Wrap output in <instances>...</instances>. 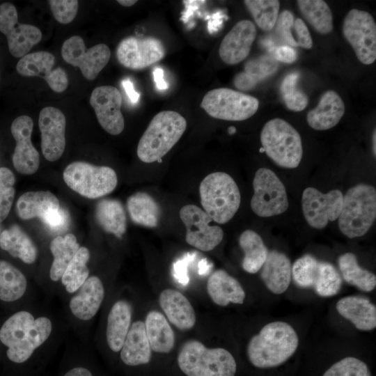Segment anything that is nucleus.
Wrapping results in <instances>:
<instances>
[{
	"mask_svg": "<svg viewBox=\"0 0 376 376\" xmlns=\"http://www.w3.org/2000/svg\"><path fill=\"white\" fill-rule=\"evenodd\" d=\"M298 345L297 334L291 325L281 321L272 322L250 339L247 357L256 368H274L288 360Z\"/></svg>",
	"mask_w": 376,
	"mask_h": 376,
	"instance_id": "1",
	"label": "nucleus"
},
{
	"mask_svg": "<svg viewBox=\"0 0 376 376\" xmlns=\"http://www.w3.org/2000/svg\"><path fill=\"white\" fill-rule=\"evenodd\" d=\"M186 119L179 113L166 110L151 120L137 146V156L145 163L159 161L180 140L187 128Z\"/></svg>",
	"mask_w": 376,
	"mask_h": 376,
	"instance_id": "2",
	"label": "nucleus"
},
{
	"mask_svg": "<svg viewBox=\"0 0 376 376\" xmlns=\"http://www.w3.org/2000/svg\"><path fill=\"white\" fill-rule=\"evenodd\" d=\"M178 363L187 376H235L237 370L230 352L221 347L207 348L197 340L183 344Z\"/></svg>",
	"mask_w": 376,
	"mask_h": 376,
	"instance_id": "3",
	"label": "nucleus"
},
{
	"mask_svg": "<svg viewBox=\"0 0 376 376\" xmlns=\"http://www.w3.org/2000/svg\"><path fill=\"white\" fill-rule=\"evenodd\" d=\"M199 194L203 210L220 224L228 222L240 205L239 188L233 178L224 172H214L205 177L200 184Z\"/></svg>",
	"mask_w": 376,
	"mask_h": 376,
	"instance_id": "4",
	"label": "nucleus"
},
{
	"mask_svg": "<svg viewBox=\"0 0 376 376\" xmlns=\"http://www.w3.org/2000/svg\"><path fill=\"white\" fill-rule=\"evenodd\" d=\"M376 218V190L367 184L350 188L343 196V206L338 217L340 232L349 238L364 235Z\"/></svg>",
	"mask_w": 376,
	"mask_h": 376,
	"instance_id": "5",
	"label": "nucleus"
},
{
	"mask_svg": "<svg viewBox=\"0 0 376 376\" xmlns=\"http://www.w3.org/2000/svg\"><path fill=\"white\" fill-rule=\"evenodd\" d=\"M263 150L278 166L297 168L303 155L299 133L289 123L281 118L267 121L260 132Z\"/></svg>",
	"mask_w": 376,
	"mask_h": 376,
	"instance_id": "6",
	"label": "nucleus"
},
{
	"mask_svg": "<svg viewBox=\"0 0 376 376\" xmlns=\"http://www.w3.org/2000/svg\"><path fill=\"white\" fill-rule=\"evenodd\" d=\"M63 177L71 189L88 198H97L111 193L118 182L113 169L84 162H75L68 165Z\"/></svg>",
	"mask_w": 376,
	"mask_h": 376,
	"instance_id": "7",
	"label": "nucleus"
},
{
	"mask_svg": "<svg viewBox=\"0 0 376 376\" xmlns=\"http://www.w3.org/2000/svg\"><path fill=\"white\" fill-rule=\"evenodd\" d=\"M258 107L259 101L256 97L228 88L209 91L201 103V107L210 116L230 121L251 118Z\"/></svg>",
	"mask_w": 376,
	"mask_h": 376,
	"instance_id": "8",
	"label": "nucleus"
},
{
	"mask_svg": "<svg viewBox=\"0 0 376 376\" xmlns=\"http://www.w3.org/2000/svg\"><path fill=\"white\" fill-rule=\"evenodd\" d=\"M253 187L250 205L256 215L269 217L288 210L289 203L285 186L272 170L266 168L257 170Z\"/></svg>",
	"mask_w": 376,
	"mask_h": 376,
	"instance_id": "9",
	"label": "nucleus"
},
{
	"mask_svg": "<svg viewBox=\"0 0 376 376\" xmlns=\"http://www.w3.org/2000/svg\"><path fill=\"white\" fill-rule=\"evenodd\" d=\"M342 30L357 59L364 65L373 63L376 60V24L371 14L351 9L344 18Z\"/></svg>",
	"mask_w": 376,
	"mask_h": 376,
	"instance_id": "10",
	"label": "nucleus"
},
{
	"mask_svg": "<svg viewBox=\"0 0 376 376\" xmlns=\"http://www.w3.org/2000/svg\"><path fill=\"white\" fill-rule=\"evenodd\" d=\"M63 60L72 66L78 67L88 80H94L108 63L111 51L103 43L86 49L81 36H73L64 41L61 47Z\"/></svg>",
	"mask_w": 376,
	"mask_h": 376,
	"instance_id": "11",
	"label": "nucleus"
},
{
	"mask_svg": "<svg viewBox=\"0 0 376 376\" xmlns=\"http://www.w3.org/2000/svg\"><path fill=\"white\" fill-rule=\"evenodd\" d=\"M180 217L186 227V242L203 251L214 249L222 241L224 231L217 225H211L212 218L201 208L193 204L184 205Z\"/></svg>",
	"mask_w": 376,
	"mask_h": 376,
	"instance_id": "12",
	"label": "nucleus"
},
{
	"mask_svg": "<svg viewBox=\"0 0 376 376\" xmlns=\"http://www.w3.org/2000/svg\"><path fill=\"white\" fill-rule=\"evenodd\" d=\"M0 31L6 36L9 52L15 58L29 54L42 39L38 27L18 22L17 9L10 3L0 5Z\"/></svg>",
	"mask_w": 376,
	"mask_h": 376,
	"instance_id": "13",
	"label": "nucleus"
},
{
	"mask_svg": "<svg viewBox=\"0 0 376 376\" xmlns=\"http://www.w3.org/2000/svg\"><path fill=\"white\" fill-rule=\"evenodd\" d=\"M343 194L338 189L322 193L314 187L306 188L301 196L304 217L310 226L322 229L336 220L341 212Z\"/></svg>",
	"mask_w": 376,
	"mask_h": 376,
	"instance_id": "14",
	"label": "nucleus"
},
{
	"mask_svg": "<svg viewBox=\"0 0 376 376\" xmlns=\"http://www.w3.org/2000/svg\"><path fill=\"white\" fill-rule=\"evenodd\" d=\"M166 54L162 42L155 37L129 36L117 46L116 57L124 67L131 70H141L161 59Z\"/></svg>",
	"mask_w": 376,
	"mask_h": 376,
	"instance_id": "15",
	"label": "nucleus"
},
{
	"mask_svg": "<svg viewBox=\"0 0 376 376\" xmlns=\"http://www.w3.org/2000/svg\"><path fill=\"white\" fill-rule=\"evenodd\" d=\"M90 104L99 123L107 132L118 135L123 131L125 121L121 112L122 96L117 88L112 86L96 87L91 93Z\"/></svg>",
	"mask_w": 376,
	"mask_h": 376,
	"instance_id": "16",
	"label": "nucleus"
},
{
	"mask_svg": "<svg viewBox=\"0 0 376 376\" xmlns=\"http://www.w3.org/2000/svg\"><path fill=\"white\" fill-rule=\"evenodd\" d=\"M54 56L45 51L29 53L17 63V72L25 77H40L56 93L63 92L68 86V77L61 68H54Z\"/></svg>",
	"mask_w": 376,
	"mask_h": 376,
	"instance_id": "17",
	"label": "nucleus"
},
{
	"mask_svg": "<svg viewBox=\"0 0 376 376\" xmlns=\"http://www.w3.org/2000/svg\"><path fill=\"white\" fill-rule=\"evenodd\" d=\"M38 125L41 134V150L49 162L58 160L65 147V117L57 108L47 107L41 109Z\"/></svg>",
	"mask_w": 376,
	"mask_h": 376,
	"instance_id": "18",
	"label": "nucleus"
},
{
	"mask_svg": "<svg viewBox=\"0 0 376 376\" xmlns=\"http://www.w3.org/2000/svg\"><path fill=\"white\" fill-rule=\"evenodd\" d=\"M33 123L26 115L16 118L12 123L10 130L16 141L13 155V164L19 173L31 175L37 171L40 165V155L31 143Z\"/></svg>",
	"mask_w": 376,
	"mask_h": 376,
	"instance_id": "19",
	"label": "nucleus"
},
{
	"mask_svg": "<svg viewBox=\"0 0 376 376\" xmlns=\"http://www.w3.org/2000/svg\"><path fill=\"white\" fill-rule=\"evenodd\" d=\"M257 31L250 20L242 19L237 22L223 38L219 54L223 62L235 65L244 60L251 51Z\"/></svg>",
	"mask_w": 376,
	"mask_h": 376,
	"instance_id": "20",
	"label": "nucleus"
},
{
	"mask_svg": "<svg viewBox=\"0 0 376 376\" xmlns=\"http://www.w3.org/2000/svg\"><path fill=\"white\" fill-rule=\"evenodd\" d=\"M345 111V104L340 96L335 91L329 90L321 95L317 107L308 112L306 120L313 130H327L340 122Z\"/></svg>",
	"mask_w": 376,
	"mask_h": 376,
	"instance_id": "21",
	"label": "nucleus"
},
{
	"mask_svg": "<svg viewBox=\"0 0 376 376\" xmlns=\"http://www.w3.org/2000/svg\"><path fill=\"white\" fill-rule=\"evenodd\" d=\"M70 300L72 313L81 320H89L97 313L104 297L101 280L95 276L88 277Z\"/></svg>",
	"mask_w": 376,
	"mask_h": 376,
	"instance_id": "22",
	"label": "nucleus"
},
{
	"mask_svg": "<svg viewBox=\"0 0 376 376\" xmlns=\"http://www.w3.org/2000/svg\"><path fill=\"white\" fill-rule=\"evenodd\" d=\"M159 305L168 320L180 330L191 329L196 323L194 309L188 299L174 289H165L159 295Z\"/></svg>",
	"mask_w": 376,
	"mask_h": 376,
	"instance_id": "23",
	"label": "nucleus"
},
{
	"mask_svg": "<svg viewBox=\"0 0 376 376\" xmlns=\"http://www.w3.org/2000/svg\"><path fill=\"white\" fill-rule=\"evenodd\" d=\"M338 313L361 331H370L376 327V307L361 296L341 298L336 305Z\"/></svg>",
	"mask_w": 376,
	"mask_h": 376,
	"instance_id": "24",
	"label": "nucleus"
},
{
	"mask_svg": "<svg viewBox=\"0 0 376 376\" xmlns=\"http://www.w3.org/2000/svg\"><path fill=\"white\" fill-rule=\"evenodd\" d=\"M260 276L266 287L280 295L288 289L292 277V265L284 253L273 250L268 253Z\"/></svg>",
	"mask_w": 376,
	"mask_h": 376,
	"instance_id": "25",
	"label": "nucleus"
},
{
	"mask_svg": "<svg viewBox=\"0 0 376 376\" xmlns=\"http://www.w3.org/2000/svg\"><path fill=\"white\" fill-rule=\"evenodd\" d=\"M207 291L212 301L221 306L229 303L242 304L246 296L240 282L223 269L216 270L210 275Z\"/></svg>",
	"mask_w": 376,
	"mask_h": 376,
	"instance_id": "26",
	"label": "nucleus"
},
{
	"mask_svg": "<svg viewBox=\"0 0 376 376\" xmlns=\"http://www.w3.org/2000/svg\"><path fill=\"white\" fill-rule=\"evenodd\" d=\"M151 351L144 322L135 321L130 326L120 350L121 360L130 366L146 364L150 361Z\"/></svg>",
	"mask_w": 376,
	"mask_h": 376,
	"instance_id": "27",
	"label": "nucleus"
},
{
	"mask_svg": "<svg viewBox=\"0 0 376 376\" xmlns=\"http://www.w3.org/2000/svg\"><path fill=\"white\" fill-rule=\"evenodd\" d=\"M132 308L125 300L113 304L107 318L106 336L109 347L113 351H120L131 326Z\"/></svg>",
	"mask_w": 376,
	"mask_h": 376,
	"instance_id": "28",
	"label": "nucleus"
},
{
	"mask_svg": "<svg viewBox=\"0 0 376 376\" xmlns=\"http://www.w3.org/2000/svg\"><path fill=\"white\" fill-rule=\"evenodd\" d=\"M52 331V323L48 318H38L24 341L14 349L7 350L8 358L17 363L25 362L33 352L48 339Z\"/></svg>",
	"mask_w": 376,
	"mask_h": 376,
	"instance_id": "29",
	"label": "nucleus"
},
{
	"mask_svg": "<svg viewBox=\"0 0 376 376\" xmlns=\"http://www.w3.org/2000/svg\"><path fill=\"white\" fill-rule=\"evenodd\" d=\"M278 67L277 61L270 55L264 54L250 59L246 63L244 71L234 77L235 85L240 91H250L272 75Z\"/></svg>",
	"mask_w": 376,
	"mask_h": 376,
	"instance_id": "30",
	"label": "nucleus"
},
{
	"mask_svg": "<svg viewBox=\"0 0 376 376\" xmlns=\"http://www.w3.org/2000/svg\"><path fill=\"white\" fill-rule=\"evenodd\" d=\"M60 207L57 197L49 191H28L18 198L16 211L22 219L42 218Z\"/></svg>",
	"mask_w": 376,
	"mask_h": 376,
	"instance_id": "31",
	"label": "nucleus"
},
{
	"mask_svg": "<svg viewBox=\"0 0 376 376\" xmlns=\"http://www.w3.org/2000/svg\"><path fill=\"white\" fill-rule=\"evenodd\" d=\"M148 339L152 351L170 352L175 344V335L166 318L159 312H149L144 322Z\"/></svg>",
	"mask_w": 376,
	"mask_h": 376,
	"instance_id": "32",
	"label": "nucleus"
},
{
	"mask_svg": "<svg viewBox=\"0 0 376 376\" xmlns=\"http://www.w3.org/2000/svg\"><path fill=\"white\" fill-rule=\"evenodd\" d=\"M0 247L26 264H32L37 258L36 245L17 225H13L1 233Z\"/></svg>",
	"mask_w": 376,
	"mask_h": 376,
	"instance_id": "33",
	"label": "nucleus"
},
{
	"mask_svg": "<svg viewBox=\"0 0 376 376\" xmlns=\"http://www.w3.org/2000/svg\"><path fill=\"white\" fill-rule=\"evenodd\" d=\"M127 207L132 221L139 225L154 228L158 225L161 209L157 201L146 192L131 195Z\"/></svg>",
	"mask_w": 376,
	"mask_h": 376,
	"instance_id": "34",
	"label": "nucleus"
},
{
	"mask_svg": "<svg viewBox=\"0 0 376 376\" xmlns=\"http://www.w3.org/2000/svg\"><path fill=\"white\" fill-rule=\"evenodd\" d=\"M99 225L107 233L121 238L126 230V215L122 203L116 199H102L95 207Z\"/></svg>",
	"mask_w": 376,
	"mask_h": 376,
	"instance_id": "35",
	"label": "nucleus"
},
{
	"mask_svg": "<svg viewBox=\"0 0 376 376\" xmlns=\"http://www.w3.org/2000/svg\"><path fill=\"white\" fill-rule=\"evenodd\" d=\"M239 244L244 253L242 263L243 269L250 274L258 272L269 253L262 237L252 230H246L239 237Z\"/></svg>",
	"mask_w": 376,
	"mask_h": 376,
	"instance_id": "36",
	"label": "nucleus"
},
{
	"mask_svg": "<svg viewBox=\"0 0 376 376\" xmlns=\"http://www.w3.org/2000/svg\"><path fill=\"white\" fill-rule=\"evenodd\" d=\"M76 237L72 233L57 236L49 245L54 260L49 271L50 279L57 281L61 279L66 267L79 249Z\"/></svg>",
	"mask_w": 376,
	"mask_h": 376,
	"instance_id": "37",
	"label": "nucleus"
},
{
	"mask_svg": "<svg viewBox=\"0 0 376 376\" xmlns=\"http://www.w3.org/2000/svg\"><path fill=\"white\" fill-rule=\"evenodd\" d=\"M338 267L344 280L358 289L370 292L376 286L375 275L362 268L352 253H345L338 258Z\"/></svg>",
	"mask_w": 376,
	"mask_h": 376,
	"instance_id": "38",
	"label": "nucleus"
},
{
	"mask_svg": "<svg viewBox=\"0 0 376 376\" xmlns=\"http://www.w3.org/2000/svg\"><path fill=\"white\" fill-rule=\"evenodd\" d=\"M35 321L33 315L25 311L15 313L2 325L0 340L10 350L24 341Z\"/></svg>",
	"mask_w": 376,
	"mask_h": 376,
	"instance_id": "39",
	"label": "nucleus"
},
{
	"mask_svg": "<svg viewBox=\"0 0 376 376\" xmlns=\"http://www.w3.org/2000/svg\"><path fill=\"white\" fill-rule=\"evenodd\" d=\"M297 3L306 22L319 33L333 31V15L328 4L322 0H298Z\"/></svg>",
	"mask_w": 376,
	"mask_h": 376,
	"instance_id": "40",
	"label": "nucleus"
},
{
	"mask_svg": "<svg viewBox=\"0 0 376 376\" xmlns=\"http://www.w3.org/2000/svg\"><path fill=\"white\" fill-rule=\"evenodd\" d=\"M25 276L10 263L0 260V299L13 301L21 298L26 292Z\"/></svg>",
	"mask_w": 376,
	"mask_h": 376,
	"instance_id": "41",
	"label": "nucleus"
},
{
	"mask_svg": "<svg viewBox=\"0 0 376 376\" xmlns=\"http://www.w3.org/2000/svg\"><path fill=\"white\" fill-rule=\"evenodd\" d=\"M89 258V250L85 246L79 247L61 279L68 292L73 293L77 291L88 278L87 263Z\"/></svg>",
	"mask_w": 376,
	"mask_h": 376,
	"instance_id": "42",
	"label": "nucleus"
},
{
	"mask_svg": "<svg viewBox=\"0 0 376 376\" xmlns=\"http://www.w3.org/2000/svg\"><path fill=\"white\" fill-rule=\"evenodd\" d=\"M244 3L260 29L269 31L274 28L280 8L279 1L245 0Z\"/></svg>",
	"mask_w": 376,
	"mask_h": 376,
	"instance_id": "43",
	"label": "nucleus"
},
{
	"mask_svg": "<svg viewBox=\"0 0 376 376\" xmlns=\"http://www.w3.org/2000/svg\"><path fill=\"white\" fill-rule=\"evenodd\" d=\"M342 278L336 268L330 263L319 261L318 275L313 285L315 292L328 297L336 295L340 290Z\"/></svg>",
	"mask_w": 376,
	"mask_h": 376,
	"instance_id": "44",
	"label": "nucleus"
},
{
	"mask_svg": "<svg viewBox=\"0 0 376 376\" xmlns=\"http://www.w3.org/2000/svg\"><path fill=\"white\" fill-rule=\"evenodd\" d=\"M299 77L295 72L288 75L283 79L280 87L285 107L293 111L304 110L308 102L307 95L297 86Z\"/></svg>",
	"mask_w": 376,
	"mask_h": 376,
	"instance_id": "45",
	"label": "nucleus"
},
{
	"mask_svg": "<svg viewBox=\"0 0 376 376\" xmlns=\"http://www.w3.org/2000/svg\"><path fill=\"white\" fill-rule=\"evenodd\" d=\"M319 261L313 256L306 254L298 258L292 265V276L300 288L313 287L318 271Z\"/></svg>",
	"mask_w": 376,
	"mask_h": 376,
	"instance_id": "46",
	"label": "nucleus"
},
{
	"mask_svg": "<svg viewBox=\"0 0 376 376\" xmlns=\"http://www.w3.org/2000/svg\"><path fill=\"white\" fill-rule=\"evenodd\" d=\"M13 173L6 167L0 168V223L8 215L15 196Z\"/></svg>",
	"mask_w": 376,
	"mask_h": 376,
	"instance_id": "47",
	"label": "nucleus"
},
{
	"mask_svg": "<svg viewBox=\"0 0 376 376\" xmlns=\"http://www.w3.org/2000/svg\"><path fill=\"white\" fill-rule=\"evenodd\" d=\"M322 376H371V374L363 361L348 357L332 365Z\"/></svg>",
	"mask_w": 376,
	"mask_h": 376,
	"instance_id": "48",
	"label": "nucleus"
},
{
	"mask_svg": "<svg viewBox=\"0 0 376 376\" xmlns=\"http://www.w3.org/2000/svg\"><path fill=\"white\" fill-rule=\"evenodd\" d=\"M51 11L61 24L70 23L75 17L79 6L77 0H49Z\"/></svg>",
	"mask_w": 376,
	"mask_h": 376,
	"instance_id": "49",
	"label": "nucleus"
},
{
	"mask_svg": "<svg viewBox=\"0 0 376 376\" xmlns=\"http://www.w3.org/2000/svg\"><path fill=\"white\" fill-rule=\"evenodd\" d=\"M295 21L294 15L288 10H283L279 14L275 25V31L278 36L284 42L285 45L297 47V42L292 35L291 28Z\"/></svg>",
	"mask_w": 376,
	"mask_h": 376,
	"instance_id": "50",
	"label": "nucleus"
},
{
	"mask_svg": "<svg viewBox=\"0 0 376 376\" xmlns=\"http://www.w3.org/2000/svg\"><path fill=\"white\" fill-rule=\"evenodd\" d=\"M40 219L51 230L56 232L65 230L69 224L68 212L61 207L48 212Z\"/></svg>",
	"mask_w": 376,
	"mask_h": 376,
	"instance_id": "51",
	"label": "nucleus"
},
{
	"mask_svg": "<svg viewBox=\"0 0 376 376\" xmlns=\"http://www.w3.org/2000/svg\"><path fill=\"white\" fill-rule=\"evenodd\" d=\"M292 29L295 33V40L297 47L311 49L313 47V40L311 33L303 19H295Z\"/></svg>",
	"mask_w": 376,
	"mask_h": 376,
	"instance_id": "52",
	"label": "nucleus"
},
{
	"mask_svg": "<svg viewBox=\"0 0 376 376\" xmlns=\"http://www.w3.org/2000/svg\"><path fill=\"white\" fill-rule=\"evenodd\" d=\"M271 52L274 59L285 63H292L297 59L295 49L288 45L273 47Z\"/></svg>",
	"mask_w": 376,
	"mask_h": 376,
	"instance_id": "53",
	"label": "nucleus"
},
{
	"mask_svg": "<svg viewBox=\"0 0 376 376\" xmlns=\"http://www.w3.org/2000/svg\"><path fill=\"white\" fill-rule=\"evenodd\" d=\"M185 6V10L182 13L181 19L185 23L188 18L193 15L194 12L197 10L199 6L205 3V1H183Z\"/></svg>",
	"mask_w": 376,
	"mask_h": 376,
	"instance_id": "54",
	"label": "nucleus"
},
{
	"mask_svg": "<svg viewBox=\"0 0 376 376\" xmlns=\"http://www.w3.org/2000/svg\"><path fill=\"white\" fill-rule=\"evenodd\" d=\"M122 85L130 100L132 103L138 102L140 95L134 90L132 82L130 79H125L122 81Z\"/></svg>",
	"mask_w": 376,
	"mask_h": 376,
	"instance_id": "55",
	"label": "nucleus"
},
{
	"mask_svg": "<svg viewBox=\"0 0 376 376\" xmlns=\"http://www.w3.org/2000/svg\"><path fill=\"white\" fill-rule=\"evenodd\" d=\"M154 80L156 86L159 90H164L168 88L166 82L164 80V71L162 68H156L153 72Z\"/></svg>",
	"mask_w": 376,
	"mask_h": 376,
	"instance_id": "56",
	"label": "nucleus"
},
{
	"mask_svg": "<svg viewBox=\"0 0 376 376\" xmlns=\"http://www.w3.org/2000/svg\"><path fill=\"white\" fill-rule=\"evenodd\" d=\"M63 376H93L92 373L86 368L76 367L68 371Z\"/></svg>",
	"mask_w": 376,
	"mask_h": 376,
	"instance_id": "57",
	"label": "nucleus"
},
{
	"mask_svg": "<svg viewBox=\"0 0 376 376\" xmlns=\"http://www.w3.org/2000/svg\"><path fill=\"white\" fill-rule=\"evenodd\" d=\"M117 2L125 7H130L134 5L137 2V1L136 0H118L117 1Z\"/></svg>",
	"mask_w": 376,
	"mask_h": 376,
	"instance_id": "58",
	"label": "nucleus"
},
{
	"mask_svg": "<svg viewBox=\"0 0 376 376\" xmlns=\"http://www.w3.org/2000/svg\"><path fill=\"white\" fill-rule=\"evenodd\" d=\"M375 140H376V131L375 129L374 130L373 137H372V145H373V152L374 154V156L376 155V146H375Z\"/></svg>",
	"mask_w": 376,
	"mask_h": 376,
	"instance_id": "59",
	"label": "nucleus"
},
{
	"mask_svg": "<svg viewBox=\"0 0 376 376\" xmlns=\"http://www.w3.org/2000/svg\"><path fill=\"white\" fill-rule=\"evenodd\" d=\"M235 132H236V129L233 126H231L228 129V132L230 134H233L235 133Z\"/></svg>",
	"mask_w": 376,
	"mask_h": 376,
	"instance_id": "60",
	"label": "nucleus"
}]
</instances>
